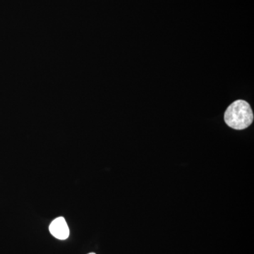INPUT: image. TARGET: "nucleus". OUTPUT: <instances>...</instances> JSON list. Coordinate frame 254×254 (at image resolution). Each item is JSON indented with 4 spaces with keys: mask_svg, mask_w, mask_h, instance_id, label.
I'll return each mask as SVG.
<instances>
[{
    "mask_svg": "<svg viewBox=\"0 0 254 254\" xmlns=\"http://www.w3.org/2000/svg\"><path fill=\"white\" fill-rule=\"evenodd\" d=\"M95 254V253H90V254Z\"/></svg>",
    "mask_w": 254,
    "mask_h": 254,
    "instance_id": "3",
    "label": "nucleus"
},
{
    "mask_svg": "<svg viewBox=\"0 0 254 254\" xmlns=\"http://www.w3.org/2000/svg\"><path fill=\"white\" fill-rule=\"evenodd\" d=\"M49 230L51 235L58 240H66L69 236V229L63 217L55 219L50 224Z\"/></svg>",
    "mask_w": 254,
    "mask_h": 254,
    "instance_id": "2",
    "label": "nucleus"
},
{
    "mask_svg": "<svg viewBox=\"0 0 254 254\" xmlns=\"http://www.w3.org/2000/svg\"><path fill=\"white\" fill-rule=\"evenodd\" d=\"M224 119L225 123L234 129L243 130L253 123L254 113L247 102L238 100L227 108Z\"/></svg>",
    "mask_w": 254,
    "mask_h": 254,
    "instance_id": "1",
    "label": "nucleus"
}]
</instances>
